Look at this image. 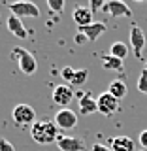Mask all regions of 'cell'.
Wrapping results in <instances>:
<instances>
[{
    "instance_id": "cell-1",
    "label": "cell",
    "mask_w": 147,
    "mask_h": 151,
    "mask_svg": "<svg viewBox=\"0 0 147 151\" xmlns=\"http://www.w3.org/2000/svg\"><path fill=\"white\" fill-rule=\"evenodd\" d=\"M30 136L36 144L47 145V144H53V142L59 140V129H57L55 121H47V119H40L36 121L34 125L30 127Z\"/></svg>"
},
{
    "instance_id": "cell-2",
    "label": "cell",
    "mask_w": 147,
    "mask_h": 151,
    "mask_svg": "<svg viewBox=\"0 0 147 151\" xmlns=\"http://www.w3.org/2000/svg\"><path fill=\"white\" fill-rule=\"evenodd\" d=\"M11 57L15 59L17 68L21 70L25 76L36 74V70H38V60H36V57L32 55L30 51H27L25 47H13V49H11Z\"/></svg>"
},
{
    "instance_id": "cell-3",
    "label": "cell",
    "mask_w": 147,
    "mask_h": 151,
    "mask_svg": "<svg viewBox=\"0 0 147 151\" xmlns=\"http://www.w3.org/2000/svg\"><path fill=\"white\" fill-rule=\"evenodd\" d=\"M11 117L19 127H27V125L32 127L36 123V111H34V108L28 106V104H17L11 111Z\"/></svg>"
},
{
    "instance_id": "cell-4",
    "label": "cell",
    "mask_w": 147,
    "mask_h": 151,
    "mask_svg": "<svg viewBox=\"0 0 147 151\" xmlns=\"http://www.w3.org/2000/svg\"><path fill=\"white\" fill-rule=\"evenodd\" d=\"M8 8H9V12H11V15H15L19 19H23V17H32V19H36V17H40V8L36 6V4H32V2H13V4H8Z\"/></svg>"
},
{
    "instance_id": "cell-5",
    "label": "cell",
    "mask_w": 147,
    "mask_h": 151,
    "mask_svg": "<svg viewBox=\"0 0 147 151\" xmlns=\"http://www.w3.org/2000/svg\"><path fill=\"white\" fill-rule=\"evenodd\" d=\"M53 121H55L57 129L72 130V129H75V125H77V115H75V111H72L70 108H60V110L57 111Z\"/></svg>"
},
{
    "instance_id": "cell-6",
    "label": "cell",
    "mask_w": 147,
    "mask_h": 151,
    "mask_svg": "<svg viewBox=\"0 0 147 151\" xmlns=\"http://www.w3.org/2000/svg\"><path fill=\"white\" fill-rule=\"evenodd\" d=\"M96 104H98V113H102V115L110 117L113 115L117 110H119V100H117L115 96H111L110 93H102L100 96L96 98Z\"/></svg>"
},
{
    "instance_id": "cell-7",
    "label": "cell",
    "mask_w": 147,
    "mask_h": 151,
    "mask_svg": "<svg viewBox=\"0 0 147 151\" xmlns=\"http://www.w3.org/2000/svg\"><path fill=\"white\" fill-rule=\"evenodd\" d=\"M102 12L111 15V17H130L132 15V9L123 0H110V2H106Z\"/></svg>"
},
{
    "instance_id": "cell-8",
    "label": "cell",
    "mask_w": 147,
    "mask_h": 151,
    "mask_svg": "<svg viewBox=\"0 0 147 151\" xmlns=\"http://www.w3.org/2000/svg\"><path fill=\"white\" fill-rule=\"evenodd\" d=\"M51 98H53V102L57 104V106H62L66 108L70 102L74 100V91H72V87L70 85H57V87L53 89V94H51Z\"/></svg>"
},
{
    "instance_id": "cell-9",
    "label": "cell",
    "mask_w": 147,
    "mask_h": 151,
    "mask_svg": "<svg viewBox=\"0 0 147 151\" xmlns=\"http://www.w3.org/2000/svg\"><path fill=\"white\" fill-rule=\"evenodd\" d=\"M130 45H132L134 55L138 57V59H141V57H143V47H145V34L138 25L130 27Z\"/></svg>"
},
{
    "instance_id": "cell-10",
    "label": "cell",
    "mask_w": 147,
    "mask_h": 151,
    "mask_svg": "<svg viewBox=\"0 0 147 151\" xmlns=\"http://www.w3.org/2000/svg\"><path fill=\"white\" fill-rule=\"evenodd\" d=\"M57 145H59L60 151H85V144L75 136H59L57 140Z\"/></svg>"
},
{
    "instance_id": "cell-11",
    "label": "cell",
    "mask_w": 147,
    "mask_h": 151,
    "mask_svg": "<svg viewBox=\"0 0 147 151\" xmlns=\"http://www.w3.org/2000/svg\"><path fill=\"white\" fill-rule=\"evenodd\" d=\"M79 32L87 38V42H96L98 38L106 32V25L100 23V21H94V23H91V25H87V27H81Z\"/></svg>"
},
{
    "instance_id": "cell-12",
    "label": "cell",
    "mask_w": 147,
    "mask_h": 151,
    "mask_svg": "<svg viewBox=\"0 0 147 151\" xmlns=\"http://www.w3.org/2000/svg\"><path fill=\"white\" fill-rule=\"evenodd\" d=\"M93 15H94V13L89 9V6H77V8L74 9V13H72L74 23H75L79 28L91 25V23H94V21H93Z\"/></svg>"
},
{
    "instance_id": "cell-13",
    "label": "cell",
    "mask_w": 147,
    "mask_h": 151,
    "mask_svg": "<svg viewBox=\"0 0 147 151\" xmlns=\"http://www.w3.org/2000/svg\"><path fill=\"white\" fill-rule=\"evenodd\" d=\"M6 25H8V30L11 32L15 38H19V40H27V38H28V32H27L25 25H23V21H21L19 17L9 15L8 21H6Z\"/></svg>"
},
{
    "instance_id": "cell-14",
    "label": "cell",
    "mask_w": 147,
    "mask_h": 151,
    "mask_svg": "<svg viewBox=\"0 0 147 151\" xmlns=\"http://www.w3.org/2000/svg\"><path fill=\"white\" fill-rule=\"evenodd\" d=\"M79 111L83 115H93V113L98 111V104H96V98H93L91 94H83L79 98Z\"/></svg>"
},
{
    "instance_id": "cell-15",
    "label": "cell",
    "mask_w": 147,
    "mask_h": 151,
    "mask_svg": "<svg viewBox=\"0 0 147 151\" xmlns=\"http://www.w3.org/2000/svg\"><path fill=\"white\" fill-rule=\"evenodd\" d=\"M108 93H110L111 96H115L117 100H121V98L126 96V93H128V87H126L125 79L117 78V79H113V81L110 83V87H108Z\"/></svg>"
},
{
    "instance_id": "cell-16",
    "label": "cell",
    "mask_w": 147,
    "mask_h": 151,
    "mask_svg": "<svg viewBox=\"0 0 147 151\" xmlns=\"http://www.w3.org/2000/svg\"><path fill=\"white\" fill-rule=\"evenodd\" d=\"M111 151H136L134 142L128 136H115L111 140Z\"/></svg>"
},
{
    "instance_id": "cell-17",
    "label": "cell",
    "mask_w": 147,
    "mask_h": 151,
    "mask_svg": "<svg viewBox=\"0 0 147 151\" xmlns=\"http://www.w3.org/2000/svg\"><path fill=\"white\" fill-rule=\"evenodd\" d=\"M102 63V68L104 70H110V72H123V66H125V63H123L121 59H117V57H111L110 53L104 55L100 59Z\"/></svg>"
},
{
    "instance_id": "cell-18",
    "label": "cell",
    "mask_w": 147,
    "mask_h": 151,
    "mask_svg": "<svg viewBox=\"0 0 147 151\" xmlns=\"http://www.w3.org/2000/svg\"><path fill=\"white\" fill-rule=\"evenodd\" d=\"M128 51H130V47L125 44V42H113V44L110 45V55L111 57H117V59H126V55H128Z\"/></svg>"
},
{
    "instance_id": "cell-19",
    "label": "cell",
    "mask_w": 147,
    "mask_h": 151,
    "mask_svg": "<svg viewBox=\"0 0 147 151\" xmlns=\"http://www.w3.org/2000/svg\"><path fill=\"white\" fill-rule=\"evenodd\" d=\"M89 79V72L87 70H75V74H74V78H72V83L74 87H79V85H83L85 81Z\"/></svg>"
},
{
    "instance_id": "cell-20",
    "label": "cell",
    "mask_w": 147,
    "mask_h": 151,
    "mask_svg": "<svg viewBox=\"0 0 147 151\" xmlns=\"http://www.w3.org/2000/svg\"><path fill=\"white\" fill-rule=\"evenodd\" d=\"M138 91L147 94V68L141 70V74H140V78H138Z\"/></svg>"
},
{
    "instance_id": "cell-21",
    "label": "cell",
    "mask_w": 147,
    "mask_h": 151,
    "mask_svg": "<svg viewBox=\"0 0 147 151\" xmlns=\"http://www.w3.org/2000/svg\"><path fill=\"white\" fill-rule=\"evenodd\" d=\"M47 8L55 13H60L64 9V0H47Z\"/></svg>"
},
{
    "instance_id": "cell-22",
    "label": "cell",
    "mask_w": 147,
    "mask_h": 151,
    "mask_svg": "<svg viewBox=\"0 0 147 151\" xmlns=\"http://www.w3.org/2000/svg\"><path fill=\"white\" fill-rule=\"evenodd\" d=\"M74 74H75V70L72 68V66H64L62 70H60V78L64 79V81H72V78H74Z\"/></svg>"
},
{
    "instance_id": "cell-23",
    "label": "cell",
    "mask_w": 147,
    "mask_h": 151,
    "mask_svg": "<svg viewBox=\"0 0 147 151\" xmlns=\"http://www.w3.org/2000/svg\"><path fill=\"white\" fill-rule=\"evenodd\" d=\"M0 151H15L11 142H8L6 138H0Z\"/></svg>"
},
{
    "instance_id": "cell-24",
    "label": "cell",
    "mask_w": 147,
    "mask_h": 151,
    "mask_svg": "<svg viewBox=\"0 0 147 151\" xmlns=\"http://www.w3.org/2000/svg\"><path fill=\"white\" fill-rule=\"evenodd\" d=\"M138 142H140L141 149H145V151H147V129L140 132V138H138Z\"/></svg>"
},
{
    "instance_id": "cell-25",
    "label": "cell",
    "mask_w": 147,
    "mask_h": 151,
    "mask_svg": "<svg viewBox=\"0 0 147 151\" xmlns=\"http://www.w3.org/2000/svg\"><path fill=\"white\" fill-rule=\"evenodd\" d=\"M104 4H106V2H100V0H93V2L89 4V9H91V12L94 13L96 9H102V8H104Z\"/></svg>"
},
{
    "instance_id": "cell-26",
    "label": "cell",
    "mask_w": 147,
    "mask_h": 151,
    "mask_svg": "<svg viewBox=\"0 0 147 151\" xmlns=\"http://www.w3.org/2000/svg\"><path fill=\"white\" fill-rule=\"evenodd\" d=\"M91 151H111V147H108V145H104V144H93V147H91Z\"/></svg>"
},
{
    "instance_id": "cell-27",
    "label": "cell",
    "mask_w": 147,
    "mask_h": 151,
    "mask_svg": "<svg viewBox=\"0 0 147 151\" xmlns=\"http://www.w3.org/2000/svg\"><path fill=\"white\" fill-rule=\"evenodd\" d=\"M75 42H77V44H85V42H87V38H85L81 32H77V34H75Z\"/></svg>"
},
{
    "instance_id": "cell-28",
    "label": "cell",
    "mask_w": 147,
    "mask_h": 151,
    "mask_svg": "<svg viewBox=\"0 0 147 151\" xmlns=\"http://www.w3.org/2000/svg\"><path fill=\"white\" fill-rule=\"evenodd\" d=\"M136 151H145V149H136Z\"/></svg>"
}]
</instances>
